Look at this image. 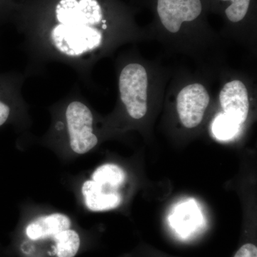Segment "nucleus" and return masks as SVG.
Segmentation results:
<instances>
[{
  "label": "nucleus",
  "instance_id": "4468645a",
  "mask_svg": "<svg viewBox=\"0 0 257 257\" xmlns=\"http://www.w3.org/2000/svg\"><path fill=\"white\" fill-rule=\"evenodd\" d=\"M234 257H257V248L252 243H246L239 248Z\"/></svg>",
  "mask_w": 257,
  "mask_h": 257
},
{
  "label": "nucleus",
  "instance_id": "f8f14e48",
  "mask_svg": "<svg viewBox=\"0 0 257 257\" xmlns=\"http://www.w3.org/2000/svg\"><path fill=\"white\" fill-rule=\"evenodd\" d=\"M240 126L237 121L221 113L216 116L212 124V132L216 139L219 140H229L234 138L239 131Z\"/></svg>",
  "mask_w": 257,
  "mask_h": 257
},
{
  "label": "nucleus",
  "instance_id": "f257e3e1",
  "mask_svg": "<svg viewBox=\"0 0 257 257\" xmlns=\"http://www.w3.org/2000/svg\"><path fill=\"white\" fill-rule=\"evenodd\" d=\"M28 12L50 25L54 45L64 55H82L102 42L99 27L106 20L99 0H37Z\"/></svg>",
  "mask_w": 257,
  "mask_h": 257
},
{
  "label": "nucleus",
  "instance_id": "f03ea898",
  "mask_svg": "<svg viewBox=\"0 0 257 257\" xmlns=\"http://www.w3.org/2000/svg\"><path fill=\"white\" fill-rule=\"evenodd\" d=\"M147 85V72L140 64H128L120 74V96L128 114L133 119H142L146 114Z\"/></svg>",
  "mask_w": 257,
  "mask_h": 257
},
{
  "label": "nucleus",
  "instance_id": "2eb2a0df",
  "mask_svg": "<svg viewBox=\"0 0 257 257\" xmlns=\"http://www.w3.org/2000/svg\"><path fill=\"white\" fill-rule=\"evenodd\" d=\"M10 114V107L7 103L0 99V126L6 122Z\"/></svg>",
  "mask_w": 257,
  "mask_h": 257
},
{
  "label": "nucleus",
  "instance_id": "7ed1b4c3",
  "mask_svg": "<svg viewBox=\"0 0 257 257\" xmlns=\"http://www.w3.org/2000/svg\"><path fill=\"white\" fill-rule=\"evenodd\" d=\"M66 119L70 147L79 155L87 153L97 145L98 139L93 133L92 111L80 101H73L67 106Z\"/></svg>",
  "mask_w": 257,
  "mask_h": 257
},
{
  "label": "nucleus",
  "instance_id": "9b49d317",
  "mask_svg": "<svg viewBox=\"0 0 257 257\" xmlns=\"http://www.w3.org/2000/svg\"><path fill=\"white\" fill-rule=\"evenodd\" d=\"M56 253L58 257H74L80 246L79 234L72 229H67L54 236Z\"/></svg>",
  "mask_w": 257,
  "mask_h": 257
},
{
  "label": "nucleus",
  "instance_id": "39448f33",
  "mask_svg": "<svg viewBox=\"0 0 257 257\" xmlns=\"http://www.w3.org/2000/svg\"><path fill=\"white\" fill-rule=\"evenodd\" d=\"M200 0H158L157 13L168 31L177 33L184 22L197 19L202 13Z\"/></svg>",
  "mask_w": 257,
  "mask_h": 257
},
{
  "label": "nucleus",
  "instance_id": "dca6fc26",
  "mask_svg": "<svg viewBox=\"0 0 257 257\" xmlns=\"http://www.w3.org/2000/svg\"><path fill=\"white\" fill-rule=\"evenodd\" d=\"M13 6V0H0V17L8 14Z\"/></svg>",
  "mask_w": 257,
  "mask_h": 257
},
{
  "label": "nucleus",
  "instance_id": "6e6552de",
  "mask_svg": "<svg viewBox=\"0 0 257 257\" xmlns=\"http://www.w3.org/2000/svg\"><path fill=\"white\" fill-rule=\"evenodd\" d=\"M170 221L174 229L183 238L190 236L202 223L200 211L195 203L192 201L179 204L176 207Z\"/></svg>",
  "mask_w": 257,
  "mask_h": 257
},
{
  "label": "nucleus",
  "instance_id": "1a4fd4ad",
  "mask_svg": "<svg viewBox=\"0 0 257 257\" xmlns=\"http://www.w3.org/2000/svg\"><path fill=\"white\" fill-rule=\"evenodd\" d=\"M70 227L71 220L68 216L55 213L40 218L29 224L26 234L32 240L45 239L55 236Z\"/></svg>",
  "mask_w": 257,
  "mask_h": 257
},
{
  "label": "nucleus",
  "instance_id": "ddd939ff",
  "mask_svg": "<svg viewBox=\"0 0 257 257\" xmlns=\"http://www.w3.org/2000/svg\"><path fill=\"white\" fill-rule=\"evenodd\" d=\"M231 1V5L226 8L225 13L232 23H238L244 18L247 13L250 0H222Z\"/></svg>",
  "mask_w": 257,
  "mask_h": 257
},
{
  "label": "nucleus",
  "instance_id": "0eeeda50",
  "mask_svg": "<svg viewBox=\"0 0 257 257\" xmlns=\"http://www.w3.org/2000/svg\"><path fill=\"white\" fill-rule=\"evenodd\" d=\"M83 197L89 210L101 211L119 207L121 197L115 189L108 188L93 180L84 182L82 187Z\"/></svg>",
  "mask_w": 257,
  "mask_h": 257
},
{
  "label": "nucleus",
  "instance_id": "20e7f679",
  "mask_svg": "<svg viewBox=\"0 0 257 257\" xmlns=\"http://www.w3.org/2000/svg\"><path fill=\"white\" fill-rule=\"evenodd\" d=\"M209 103L207 89L200 84H189L179 92L177 109L181 122L187 128L200 124Z\"/></svg>",
  "mask_w": 257,
  "mask_h": 257
},
{
  "label": "nucleus",
  "instance_id": "9d476101",
  "mask_svg": "<svg viewBox=\"0 0 257 257\" xmlns=\"http://www.w3.org/2000/svg\"><path fill=\"white\" fill-rule=\"evenodd\" d=\"M125 173L119 166L106 164L98 167L92 175V180L104 187L116 190L124 183Z\"/></svg>",
  "mask_w": 257,
  "mask_h": 257
},
{
  "label": "nucleus",
  "instance_id": "423d86ee",
  "mask_svg": "<svg viewBox=\"0 0 257 257\" xmlns=\"http://www.w3.org/2000/svg\"><path fill=\"white\" fill-rule=\"evenodd\" d=\"M219 100L224 114L242 124L249 108L247 89L242 82L233 80L226 83L219 94Z\"/></svg>",
  "mask_w": 257,
  "mask_h": 257
}]
</instances>
